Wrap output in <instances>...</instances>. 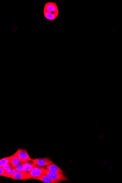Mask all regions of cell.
Instances as JSON below:
<instances>
[{
	"label": "cell",
	"instance_id": "obj_11",
	"mask_svg": "<svg viewBox=\"0 0 122 183\" xmlns=\"http://www.w3.org/2000/svg\"><path fill=\"white\" fill-rule=\"evenodd\" d=\"M43 14L45 18L48 20V21H53L55 20L58 17V15L56 14L51 13L48 11L44 10Z\"/></svg>",
	"mask_w": 122,
	"mask_h": 183
},
{
	"label": "cell",
	"instance_id": "obj_15",
	"mask_svg": "<svg viewBox=\"0 0 122 183\" xmlns=\"http://www.w3.org/2000/svg\"><path fill=\"white\" fill-rule=\"evenodd\" d=\"M3 168H4V169L6 170H10L11 169H13V168L12 165H11V163H9L7 165H6L4 166L3 167H2Z\"/></svg>",
	"mask_w": 122,
	"mask_h": 183
},
{
	"label": "cell",
	"instance_id": "obj_12",
	"mask_svg": "<svg viewBox=\"0 0 122 183\" xmlns=\"http://www.w3.org/2000/svg\"><path fill=\"white\" fill-rule=\"evenodd\" d=\"M11 156L8 157L1 159L0 160V167H3L7 164L10 163Z\"/></svg>",
	"mask_w": 122,
	"mask_h": 183
},
{
	"label": "cell",
	"instance_id": "obj_7",
	"mask_svg": "<svg viewBox=\"0 0 122 183\" xmlns=\"http://www.w3.org/2000/svg\"><path fill=\"white\" fill-rule=\"evenodd\" d=\"M47 169L51 171V172L54 173H59L64 174V173L63 170L60 168L57 165L54 163L50 164L49 165L47 166Z\"/></svg>",
	"mask_w": 122,
	"mask_h": 183
},
{
	"label": "cell",
	"instance_id": "obj_5",
	"mask_svg": "<svg viewBox=\"0 0 122 183\" xmlns=\"http://www.w3.org/2000/svg\"><path fill=\"white\" fill-rule=\"evenodd\" d=\"M44 10L46 11L51 13L59 15V8L56 3L53 2L47 3L44 6Z\"/></svg>",
	"mask_w": 122,
	"mask_h": 183
},
{
	"label": "cell",
	"instance_id": "obj_14",
	"mask_svg": "<svg viewBox=\"0 0 122 183\" xmlns=\"http://www.w3.org/2000/svg\"><path fill=\"white\" fill-rule=\"evenodd\" d=\"M14 169L16 171L18 172H21V171H24V163H21L20 165L17 166L14 168Z\"/></svg>",
	"mask_w": 122,
	"mask_h": 183
},
{
	"label": "cell",
	"instance_id": "obj_4",
	"mask_svg": "<svg viewBox=\"0 0 122 183\" xmlns=\"http://www.w3.org/2000/svg\"><path fill=\"white\" fill-rule=\"evenodd\" d=\"M15 154L20 158L23 163L30 162L31 161V159L28 154L26 149H23L20 148L17 150Z\"/></svg>",
	"mask_w": 122,
	"mask_h": 183
},
{
	"label": "cell",
	"instance_id": "obj_16",
	"mask_svg": "<svg viewBox=\"0 0 122 183\" xmlns=\"http://www.w3.org/2000/svg\"><path fill=\"white\" fill-rule=\"evenodd\" d=\"M6 170L4 169L2 167H0V175L1 176H3L4 174L5 173Z\"/></svg>",
	"mask_w": 122,
	"mask_h": 183
},
{
	"label": "cell",
	"instance_id": "obj_3",
	"mask_svg": "<svg viewBox=\"0 0 122 183\" xmlns=\"http://www.w3.org/2000/svg\"><path fill=\"white\" fill-rule=\"evenodd\" d=\"M7 177L10 178L14 180H26L30 179V177L29 173L25 171H21V172H16L14 174H11L8 176Z\"/></svg>",
	"mask_w": 122,
	"mask_h": 183
},
{
	"label": "cell",
	"instance_id": "obj_10",
	"mask_svg": "<svg viewBox=\"0 0 122 183\" xmlns=\"http://www.w3.org/2000/svg\"><path fill=\"white\" fill-rule=\"evenodd\" d=\"M37 166L34 164L33 162H26L24 163V171H25L27 173H29L31 169L34 167Z\"/></svg>",
	"mask_w": 122,
	"mask_h": 183
},
{
	"label": "cell",
	"instance_id": "obj_1",
	"mask_svg": "<svg viewBox=\"0 0 122 183\" xmlns=\"http://www.w3.org/2000/svg\"><path fill=\"white\" fill-rule=\"evenodd\" d=\"M44 172L46 175L48 176L52 179L56 181H68L69 179L64 175V174L59 173L51 172L48 170L44 168Z\"/></svg>",
	"mask_w": 122,
	"mask_h": 183
},
{
	"label": "cell",
	"instance_id": "obj_6",
	"mask_svg": "<svg viewBox=\"0 0 122 183\" xmlns=\"http://www.w3.org/2000/svg\"><path fill=\"white\" fill-rule=\"evenodd\" d=\"M31 161L38 166L43 167L47 166L52 163H54L53 161L49 158H39L36 159H31Z\"/></svg>",
	"mask_w": 122,
	"mask_h": 183
},
{
	"label": "cell",
	"instance_id": "obj_13",
	"mask_svg": "<svg viewBox=\"0 0 122 183\" xmlns=\"http://www.w3.org/2000/svg\"><path fill=\"white\" fill-rule=\"evenodd\" d=\"M16 172V171L15 170L14 168L10 170H7L5 171V173L4 174L3 176V177H7L8 176L11 175V174H14V173H15Z\"/></svg>",
	"mask_w": 122,
	"mask_h": 183
},
{
	"label": "cell",
	"instance_id": "obj_8",
	"mask_svg": "<svg viewBox=\"0 0 122 183\" xmlns=\"http://www.w3.org/2000/svg\"><path fill=\"white\" fill-rule=\"evenodd\" d=\"M11 156L10 163L13 168H15V167L21 163H23L21 160L15 155V154Z\"/></svg>",
	"mask_w": 122,
	"mask_h": 183
},
{
	"label": "cell",
	"instance_id": "obj_9",
	"mask_svg": "<svg viewBox=\"0 0 122 183\" xmlns=\"http://www.w3.org/2000/svg\"><path fill=\"white\" fill-rule=\"evenodd\" d=\"M37 180H39L44 183H59L60 181H56L52 179L48 175L44 174L41 176Z\"/></svg>",
	"mask_w": 122,
	"mask_h": 183
},
{
	"label": "cell",
	"instance_id": "obj_2",
	"mask_svg": "<svg viewBox=\"0 0 122 183\" xmlns=\"http://www.w3.org/2000/svg\"><path fill=\"white\" fill-rule=\"evenodd\" d=\"M29 174L30 179L37 180L38 178L45 174L44 172V168L40 166H36L33 168L31 170L29 173Z\"/></svg>",
	"mask_w": 122,
	"mask_h": 183
}]
</instances>
